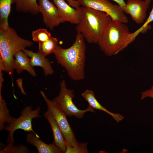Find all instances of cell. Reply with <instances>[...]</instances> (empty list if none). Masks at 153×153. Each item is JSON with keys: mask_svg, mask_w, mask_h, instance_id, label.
I'll return each instance as SVG.
<instances>
[{"mask_svg": "<svg viewBox=\"0 0 153 153\" xmlns=\"http://www.w3.org/2000/svg\"><path fill=\"white\" fill-rule=\"evenodd\" d=\"M116 2L122 8L124 11V7L126 5V3L125 2L124 0H112Z\"/></svg>", "mask_w": 153, "mask_h": 153, "instance_id": "4316f807", "label": "cell"}, {"mask_svg": "<svg viewBox=\"0 0 153 153\" xmlns=\"http://www.w3.org/2000/svg\"><path fill=\"white\" fill-rule=\"evenodd\" d=\"M39 9L42 14L44 22L50 30L61 23L58 9L49 0H38Z\"/></svg>", "mask_w": 153, "mask_h": 153, "instance_id": "9c48e42d", "label": "cell"}, {"mask_svg": "<svg viewBox=\"0 0 153 153\" xmlns=\"http://www.w3.org/2000/svg\"><path fill=\"white\" fill-rule=\"evenodd\" d=\"M27 143L35 146L39 153H62L61 150L54 142L48 144L41 140L32 132H28L26 137Z\"/></svg>", "mask_w": 153, "mask_h": 153, "instance_id": "7c38bea8", "label": "cell"}, {"mask_svg": "<svg viewBox=\"0 0 153 153\" xmlns=\"http://www.w3.org/2000/svg\"><path fill=\"white\" fill-rule=\"evenodd\" d=\"M147 97L153 98V85L150 88L141 92V100H143Z\"/></svg>", "mask_w": 153, "mask_h": 153, "instance_id": "d4e9b609", "label": "cell"}, {"mask_svg": "<svg viewBox=\"0 0 153 153\" xmlns=\"http://www.w3.org/2000/svg\"><path fill=\"white\" fill-rule=\"evenodd\" d=\"M81 14L79 23L75 29L81 33L87 42L97 43L104 29L112 20L107 13L89 7L82 6L78 8Z\"/></svg>", "mask_w": 153, "mask_h": 153, "instance_id": "7a4b0ae2", "label": "cell"}, {"mask_svg": "<svg viewBox=\"0 0 153 153\" xmlns=\"http://www.w3.org/2000/svg\"><path fill=\"white\" fill-rule=\"evenodd\" d=\"M152 1V9L148 18L144 23L141 27L133 33H131L126 43V46H127L129 44L135 39L136 37L140 33H143V31H145V30L146 29L147 30L148 29H149L150 28V26H149V25L148 24L150 22L153 21V0Z\"/></svg>", "mask_w": 153, "mask_h": 153, "instance_id": "44dd1931", "label": "cell"}, {"mask_svg": "<svg viewBox=\"0 0 153 153\" xmlns=\"http://www.w3.org/2000/svg\"><path fill=\"white\" fill-rule=\"evenodd\" d=\"M15 0H0V29H6L9 26L8 18L11 6Z\"/></svg>", "mask_w": 153, "mask_h": 153, "instance_id": "ac0fdd59", "label": "cell"}, {"mask_svg": "<svg viewBox=\"0 0 153 153\" xmlns=\"http://www.w3.org/2000/svg\"><path fill=\"white\" fill-rule=\"evenodd\" d=\"M150 3L141 0H128L124 11L131 16L137 24L144 22L146 17V12Z\"/></svg>", "mask_w": 153, "mask_h": 153, "instance_id": "30bf717a", "label": "cell"}, {"mask_svg": "<svg viewBox=\"0 0 153 153\" xmlns=\"http://www.w3.org/2000/svg\"><path fill=\"white\" fill-rule=\"evenodd\" d=\"M65 153H87L88 152L87 143H79L77 145L71 147L66 144Z\"/></svg>", "mask_w": 153, "mask_h": 153, "instance_id": "cb8c5ba5", "label": "cell"}, {"mask_svg": "<svg viewBox=\"0 0 153 153\" xmlns=\"http://www.w3.org/2000/svg\"><path fill=\"white\" fill-rule=\"evenodd\" d=\"M82 34L77 33L75 40L69 48L58 45L54 53L57 63L65 69L70 78L75 81L85 77L86 45Z\"/></svg>", "mask_w": 153, "mask_h": 153, "instance_id": "6da1fadb", "label": "cell"}, {"mask_svg": "<svg viewBox=\"0 0 153 153\" xmlns=\"http://www.w3.org/2000/svg\"><path fill=\"white\" fill-rule=\"evenodd\" d=\"M27 147L23 144L14 146L8 144L0 150V153H29Z\"/></svg>", "mask_w": 153, "mask_h": 153, "instance_id": "603a6c76", "label": "cell"}, {"mask_svg": "<svg viewBox=\"0 0 153 153\" xmlns=\"http://www.w3.org/2000/svg\"><path fill=\"white\" fill-rule=\"evenodd\" d=\"M40 111L41 108L39 107L35 110H33L31 106L25 107L22 110L19 117L17 118L14 117L10 123L4 126L3 130L9 132L6 141L8 144L14 145L15 141L14 134L15 131L18 129H21L26 132H32L40 138L39 135L33 129L32 121L33 119L41 117Z\"/></svg>", "mask_w": 153, "mask_h": 153, "instance_id": "5b68a950", "label": "cell"}, {"mask_svg": "<svg viewBox=\"0 0 153 153\" xmlns=\"http://www.w3.org/2000/svg\"><path fill=\"white\" fill-rule=\"evenodd\" d=\"M43 115L50 126L53 135V142L63 153H65L66 147L65 139L54 117L48 110L45 112Z\"/></svg>", "mask_w": 153, "mask_h": 153, "instance_id": "4fadbf2b", "label": "cell"}, {"mask_svg": "<svg viewBox=\"0 0 153 153\" xmlns=\"http://www.w3.org/2000/svg\"><path fill=\"white\" fill-rule=\"evenodd\" d=\"M14 57V69L16 70L18 73H20L25 70L32 76H36L33 67L31 65L30 58L23 50L16 53Z\"/></svg>", "mask_w": 153, "mask_h": 153, "instance_id": "9a60e30c", "label": "cell"}, {"mask_svg": "<svg viewBox=\"0 0 153 153\" xmlns=\"http://www.w3.org/2000/svg\"><path fill=\"white\" fill-rule=\"evenodd\" d=\"M15 3L17 11L28 12L34 15L40 12L37 0H15Z\"/></svg>", "mask_w": 153, "mask_h": 153, "instance_id": "e0dca14e", "label": "cell"}, {"mask_svg": "<svg viewBox=\"0 0 153 153\" xmlns=\"http://www.w3.org/2000/svg\"><path fill=\"white\" fill-rule=\"evenodd\" d=\"M82 97L88 102L89 106L94 109L101 110L107 113L110 115L117 123L122 120L124 117L118 113H113L108 110L103 106L96 99L94 92L89 90H86L82 93Z\"/></svg>", "mask_w": 153, "mask_h": 153, "instance_id": "2e32d148", "label": "cell"}, {"mask_svg": "<svg viewBox=\"0 0 153 153\" xmlns=\"http://www.w3.org/2000/svg\"><path fill=\"white\" fill-rule=\"evenodd\" d=\"M39 43L38 52L46 57L48 55L54 53L58 45L57 39L51 37L48 40Z\"/></svg>", "mask_w": 153, "mask_h": 153, "instance_id": "d6986e66", "label": "cell"}, {"mask_svg": "<svg viewBox=\"0 0 153 153\" xmlns=\"http://www.w3.org/2000/svg\"><path fill=\"white\" fill-rule=\"evenodd\" d=\"M60 85V89L59 94L52 100L59 105L67 116L69 117L74 116L80 119L83 117L86 112H95L94 109L89 106L84 110L78 109L73 101L75 96L74 90L67 88L66 82L64 80H62Z\"/></svg>", "mask_w": 153, "mask_h": 153, "instance_id": "52a82bcc", "label": "cell"}, {"mask_svg": "<svg viewBox=\"0 0 153 153\" xmlns=\"http://www.w3.org/2000/svg\"><path fill=\"white\" fill-rule=\"evenodd\" d=\"M144 1L150 3L151 0H144Z\"/></svg>", "mask_w": 153, "mask_h": 153, "instance_id": "83f0119b", "label": "cell"}, {"mask_svg": "<svg viewBox=\"0 0 153 153\" xmlns=\"http://www.w3.org/2000/svg\"><path fill=\"white\" fill-rule=\"evenodd\" d=\"M32 36L34 41L39 42L46 41L52 37L46 29L41 28L33 31Z\"/></svg>", "mask_w": 153, "mask_h": 153, "instance_id": "7402d4cb", "label": "cell"}, {"mask_svg": "<svg viewBox=\"0 0 153 153\" xmlns=\"http://www.w3.org/2000/svg\"><path fill=\"white\" fill-rule=\"evenodd\" d=\"M53 2L58 9L61 23L68 22L77 24L79 23L81 14L78 9L71 7L64 0H53Z\"/></svg>", "mask_w": 153, "mask_h": 153, "instance_id": "8fae6325", "label": "cell"}, {"mask_svg": "<svg viewBox=\"0 0 153 153\" xmlns=\"http://www.w3.org/2000/svg\"><path fill=\"white\" fill-rule=\"evenodd\" d=\"M33 44L32 41L18 36L12 27L0 29V70L8 73L12 77L14 55Z\"/></svg>", "mask_w": 153, "mask_h": 153, "instance_id": "3957f363", "label": "cell"}, {"mask_svg": "<svg viewBox=\"0 0 153 153\" xmlns=\"http://www.w3.org/2000/svg\"><path fill=\"white\" fill-rule=\"evenodd\" d=\"M131 33L126 24L112 20L104 29L97 44L106 55L111 56L126 47Z\"/></svg>", "mask_w": 153, "mask_h": 153, "instance_id": "277c9868", "label": "cell"}, {"mask_svg": "<svg viewBox=\"0 0 153 153\" xmlns=\"http://www.w3.org/2000/svg\"><path fill=\"white\" fill-rule=\"evenodd\" d=\"M68 3V4L72 7L76 9L79 8L80 4L77 0H66Z\"/></svg>", "mask_w": 153, "mask_h": 153, "instance_id": "484cf974", "label": "cell"}, {"mask_svg": "<svg viewBox=\"0 0 153 153\" xmlns=\"http://www.w3.org/2000/svg\"><path fill=\"white\" fill-rule=\"evenodd\" d=\"M14 117L10 115L6 103L3 99L1 90H0V130H3L5 124L10 123Z\"/></svg>", "mask_w": 153, "mask_h": 153, "instance_id": "ffe728a7", "label": "cell"}, {"mask_svg": "<svg viewBox=\"0 0 153 153\" xmlns=\"http://www.w3.org/2000/svg\"><path fill=\"white\" fill-rule=\"evenodd\" d=\"M40 94L46 103L48 110L51 112L60 128L65 139V144L71 147L77 145L79 143L69 123L65 113L58 104L49 99L43 91H41Z\"/></svg>", "mask_w": 153, "mask_h": 153, "instance_id": "8992f818", "label": "cell"}, {"mask_svg": "<svg viewBox=\"0 0 153 153\" xmlns=\"http://www.w3.org/2000/svg\"><path fill=\"white\" fill-rule=\"evenodd\" d=\"M80 5L105 12L112 20L126 24L128 19L122 8L118 5L114 4L109 0H77Z\"/></svg>", "mask_w": 153, "mask_h": 153, "instance_id": "ba28073f", "label": "cell"}, {"mask_svg": "<svg viewBox=\"0 0 153 153\" xmlns=\"http://www.w3.org/2000/svg\"><path fill=\"white\" fill-rule=\"evenodd\" d=\"M23 51L30 58L31 64L33 67L35 66L42 67L46 76L53 74L54 71L50 63L46 57L38 52H34L31 50L24 49Z\"/></svg>", "mask_w": 153, "mask_h": 153, "instance_id": "5bb4252c", "label": "cell"}]
</instances>
